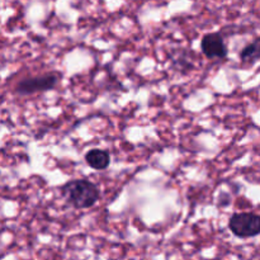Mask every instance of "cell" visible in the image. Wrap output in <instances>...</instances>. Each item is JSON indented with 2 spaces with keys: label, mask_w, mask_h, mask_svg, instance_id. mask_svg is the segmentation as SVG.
Listing matches in <instances>:
<instances>
[{
  "label": "cell",
  "mask_w": 260,
  "mask_h": 260,
  "mask_svg": "<svg viewBox=\"0 0 260 260\" xmlns=\"http://www.w3.org/2000/svg\"><path fill=\"white\" fill-rule=\"evenodd\" d=\"M229 229L238 238H254L260 234V216L250 212L235 213L229 221Z\"/></svg>",
  "instance_id": "cell-2"
},
{
  "label": "cell",
  "mask_w": 260,
  "mask_h": 260,
  "mask_svg": "<svg viewBox=\"0 0 260 260\" xmlns=\"http://www.w3.org/2000/svg\"><path fill=\"white\" fill-rule=\"evenodd\" d=\"M201 48L208 58H225L228 56V47L222 36L218 33H208L202 38Z\"/></svg>",
  "instance_id": "cell-4"
},
{
  "label": "cell",
  "mask_w": 260,
  "mask_h": 260,
  "mask_svg": "<svg viewBox=\"0 0 260 260\" xmlns=\"http://www.w3.org/2000/svg\"><path fill=\"white\" fill-rule=\"evenodd\" d=\"M58 80H60V75L57 73H48L37 78L24 79L18 84L17 93L28 95V94L38 93V91L50 90L57 85Z\"/></svg>",
  "instance_id": "cell-3"
},
{
  "label": "cell",
  "mask_w": 260,
  "mask_h": 260,
  "mask_svg": "<svg viewBox=\"0 0 260 260\" xmlns=\"http://www.w3.org/2000/svg\"><path fill=\"white\" fill-rule=\"evenodd\" d=\"M85 160L86 164L95 170L107 169L109 162H111V157H109L108 152L101 149H93L86 152Z\"/></svg>",
  "instance_id": "cell-5"
},
{
  "label": "cell",
  "mask_w": 260,
  "mask_h": 260,
  "mask_svg": "<svg viewBox=\"0 0 260 260\" xmlns=\"http://www.w3.org/2000/svg\"><path fill=\"white\" fill-rule=\"evenodd\" d=\"M62 194L75 208H90L98 202L99 190L91 182L75 179L62 187Z\"/></svg>",
  "instance_id": "cell-1"
},
{
  "label": "cell",
  "mask_w": 260,
  "mask_h": 260,
  "mask_svg": "<svg viewBox=\"0 0 260 260\" xmlns=\"http://www.w3.org/2000/svg\"><path fill=\"white\" fill-rule=\"evenodd\" d=\"M240 58L244 63H248L251 65L255 61H258L260 58V37L256 38L255 41H253L251 43H249L248 46L243 48V51L240 52Z\"/></svg>",
  "instance_id": "cell-6"
}]
</instances>
